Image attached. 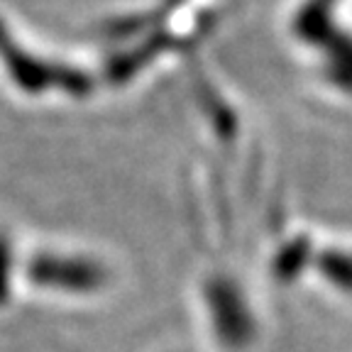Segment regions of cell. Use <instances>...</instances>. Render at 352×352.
I'll return each instance as SVG.
<instances>
[{
    "instance_id": "cell-1",
    "label": "cell",
    "mask_w": 352,
    "mask_h": 352,
    "mask_svg": "<svg viewBox=\"0 0 352 352\" xmlns=\"http://www.w3.org/2000/svg\"><path fill=\"white\" fill-rule=\"evenodd\" d=\"M0 56L6 59L17 86H22L30 94H37V91H44V88L50 86H61L69 94L81 96L91 88V81L83 74L74 72V69H66V66L42 64V61H34L32 56L20 52L10 42V37H8L3 28H0Z\"/></svg>"
},
{
    "instance_id": "cell-2",
    "label": "cell",
    "mask_w": 352,
    "mask_h": 352,
    "mask_svg": "<svg viewBox=\"0 0 352 352\" xmlns=\"http://www.w3.org/2000/svg\"><path fill=\"white\" fill-rule=\"evenodd\" d=\"M30 279L39 286L64 289V292H96L108 281V272L103 264L91 259H72V257H34L28 267Z\"/></svg>"
},
{
    "instance_id": "cell-3",
    "label": "cell",
    "mask_w": 352,
    "mask_h": 352,
    "mask_svg": "<svg viewBox=\"0 0 352 352\" xmlns=\"http://www.w3.org/2000/svg\"><path fill=\"white\" fill-rule=\"evenodd\" d=\"M210 308H213V318L218 323L220 336L226 340H237L240 336V323H245V311L240 308L237 298L230 292H226L223 286H210L208 294Z\"/></svg>"
},
{
    "instance_id": "cell-4",
    "label": "cell",
    "mask_w": 352,
    "mask_h": 352,
    "mask_svg": "<svg viewBox=\"0 0 352 352\" xmlns=\"http://www.w3.org/2000/svg\"><path fill=\"white\" fill-rule=\"evenodd\" d=\"M10 294V250L8 242L0 237V303L8 301Z\"/></svg>"
},
{
    "instance_id": "cell-5",
    "label": "cell",
    "mask_w": 352,
    "mask_h": 352,
    "mask_svg": "<svg viewBox=\"0 0 352 352\" xmlns=\"http://www.w3.org/2000/svg\"><path fill=\"white\" fill-rule=\"evenodd\" d=\"M350 270H352V262H347V259H345V272H350ZM325 272H330V276H333V279H338V276H340V274H338L336 264H333V262L325 264ZM342 276H345V279H342L345 284H352V274H342Z\"/></svg>"
}]
</instances>
